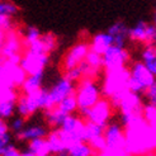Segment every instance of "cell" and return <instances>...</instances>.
Returning <instances> with one entry per match:
<instances>
[{
  "instance_id": "obj_37",
  "label": "cell",
  "mask_w": 156,
  "mask_h": 156,
  "mask_svg": "<svg viewBox=\"0 0 156 156\" xmlns=\"http://www.w3.org/2000/svg\"><path fill=\"white\" fill-rule=\"evenodd\" d=\"M64 77H66L67 80L70 81H79L83 79V74H81V70L79 66H76L74 69H70V70H66V71L64 73Z\"/></svg>"
},
{
  "instance_id": "obj_43",
  "label": "cell",
  "mask_w": 156,
  "mask_h": 156,
  "mask_svg": "<svg viewBox=\"0 0 156 156\" xmlns=\"http://www.w3.org/2000/svg\"><path fill=\"white\" fill-rule=\"evenodd\" d=\"M5 132H9V126L6 124L5 119L0 121V133H5Z\"/></svg>"
},
{
  "instance_id": "obj_9",
  "label": "cell",
  "mask_w": 156,
  "mask_h": 156,
  "mask_svg": "<svg viewBox=\"0 0 156 156\" xmlns=\"http://www.w3.org/2000/svg\"><path fill=\"white\" fill-rule=\"evenodd\" d=\"M104 71L107 70L118 69L122 66H126V64L129 61V53L124 47H118L115 44H112L104 53Z\"/></svg>"
},
{
  "instance_id": "obj_15",
  "label": "cell",
  "mask_w": 156,
  "mask_h": 156,
  "mask_svg": "<svg viewBox=\"0 0 156 156\" xmlns=\"http://www.w3.org/2000/svg\"><path fill=\"white\" fill-rule=\"evenodd\" d=\"M131 76L133 77V79H136L138 83H141L146 89L156 81V76L150 71V69L144 64V61L135 62V64L132 65Z\"/></svg>"
},
{
  "instance_id": "obj_18",
  "label": "cell",
  "mask_w": 156,
  "mask_h": 156,
  "mask_svg": "<svg viewBox=\"0 0 156 156\" xmlns=\"http://www.w3.org/2000/svg\"><path fill=\"white\" fill-rule=\"evenodd\" d=\"M47 140L51 147V151L56 155H69L67 154V147L65 142L62 141V138L60 136V129L58 127L53 128L50 133L47 135Z\"/></svg>"
},
{
  "instance_id": "obj_29",
  "label": "cell",
  "mask_w": 156,
  "mask_h": 156,
  "mask_svg": "<svg viewBox=\"0 0 156 156\" xmlns=\"http://www.w3.org/2000/svg\"><path fill=\"white\" fill-rule=\"evenodd\" d=\"M41 36L42 34L40 33V30H38L36 27L29 26V27H27L26 36L23 37V44H24L26 47H29V46L32 43H34L37 40H40Z\"/></svg>"
},
{
  "instance_id": "obj_10",
  "label": "cell",
  "mask_w": 156,
  "mask_h": 156,
  "mask_svg": "<svg viewBox=\"0 0 156 156\" xmlns=\"http://www.w3.org/2000/svg\"><path fill=\"white\" fill-rule=\"evenodd\" d=\"M62 131L67 132L74 140V142H81L85 141V119L83 117H76L74 114H69L64 123L60 126Z\"/></svg>"
},
{
  "instance_id": "obj_31",
  "label": "cell",
  "mask_w": 156,
  "mask_h": 156,
  "mask_svg": "<svg viewBox=\"0 0 156 156\" xmlns=\"http://www.w3.org/2000/svg\"><path fill=\"white\" fill-rule=\"evenodd\" d=\"M15 107H17V102H5V100H0V117H2V119L10 118L13 115Z\"/></svg>"
},
{
  "instance_id": "obj_24",
  "label": "cell",
  "mask_w": 156,
  "mask_h": 156,
  "mask_svg": "<svg viewBox=\"0 0 156 156\" xmlns=\"http://www.w3.org/2000/svg\"><path fill=\"white\" fill-rule=\"evenodd\" d=\"M142 61L156 76V44L146 46V48L142 52Z\"/></svg>"
},
{
  "instance_id": "obj_11",
  "label": "cell",
  "mask_w": 156,
  "mask_h": 156,
  "mask_svg": "<svg viewBox=\"0 0 156 156\" xmlns=\"http://www.w3.org/2000/svg\"><path fill=\"white\" fill-rule=\"evenodd\" d=\"M89 51H90V44L85 42H79L75 46H73L66 53V56L64 57V71L79 66L85 60Z\"/></svg>"
},
{
  "instance_id": "obj_38",
  "label": "cell",
  "mask_w": 156,
  "mask_h": 156,
  "mask_svg": "<svg viewBox=\"0 0 156 156\" xmlns=\"http://www.w3.org/2000/svg\"><path fill=\"white\" fill-rule=\"evenodd\" d=\"M0 155L2 156H20L22 152H19V150L14 145L8 144L3 147H0Z\"/></svg>"
},
{
  "instance_id": "obj_45",
  "label": "cell",
  "mask_w": 156,
  "mask_h": 156,
  "mask_svg": "<svg viewBox=\"0 0 156 156\" xmlns=\"http://www.w3.org/2000/svg\"><path fill=\"white\" fill-rule=\"evenodd\" d=\"M150 103H154V104H156V98H155L154 100H151V102H150Z\"/></svg>"
},
{
  "instance_id": "obj_42",
  "label": "cell",
  "mask_w": 156,
  "mask_h": 156,
  "mask_svg": "<svg viewBox=\"0 0 156 156\" xmlns=\"http://www.w3.org/2000/svg\"><path fill=\"white\" fill-rule=\"evenodd\" d=\"M22 55L19 53V52H17V53H14V55H12V56H9L8 58H3V60H8V61H10V62H13V64H20V61H22Z\"/></svg>"
},
{
  "instance_id": "obj_26",
  "label": "cell",
  "mask_w": 156,
  "mask_h": 156,
  "mask_svg": "<svg viewBox=\"0 0 156 156\" xmlns=\"http://www.w3.org/2000/svg\"><path fill=\"white\" fill-rule=\"evenodd\" d=\"M57 107L64 111L67 114H73L75 111H79V104H77V98H76V91H74L73 94L67 95L64 100L57 104Z\"/></svg>"
},
{
  "instance_id": "obj_32",
  "label": "cell",
  "mask_w": 156,
  "mask_h": 156,
  "mask_svg": "<svg viewBox=\"0 0 156 156\" xmlns=\"http://www.w3.org/2000/svg\"><path fill=\"white\" fill-rule=\"evenodd\" d=\"M89 142V145L93 147V150L95 151V154L98 152V154H100L102 152L105 147H107V140H105V136H104V133L103 135H99V136H97V137H94V138H91L90 141H88Z\"/></svg>"
},
{
  "instance_id": "obj_6",
  "label": "cell",
  "mask_w": 156,
  "mask_h": 156,
  "mask_svg": "<svg viewBox=\"0 0 156 156\" xmlns=\"http://www.w3.org/2000/svg\"><path fill=\"white\" fill-rule=\"evenodd\" d=\"M42 95H43V88L40 90L29 93V94H24L18 98V103H17V111L18 114L24 117L32 115L34 112H37L38 109H42Z\"/></svg>"
},
{
  "instance_id": "obj_1",
  "label": "cell",
  "mask_w": 156,
  "mask_h": 156,
  "mask_svg": "<svg viewBox=\"0 0 156 156\" xmlns=\"http://www.w3.org/2000/svg\"><path fill=\"white\" fill-rule=\"evenodd\" d=\"M122 124L129 155H144L156 150L154 128L145 119L144 113L122 114Z\"/></svg>"
},
{
  "instance_id": "obj_14",
  "label": "cell",
  "mask_w": 156,
  "mask_h": 156,
  "mask_svg": "<svg viewBox=\"0 0 156 156\" xmlns=\"http://www.w3.org/2000/svg\"><path fill=\"white\" fill-rule=\"evenodd\" d=\"M74 91H75L74 83L67 80L66 77H62L55 85H52V88L50 89V97L52 103L57 105L61 100H64L67 95L73 94Z\"/></svg>"
},
{
  "instance_id": "obj_27",
  "label": "cell",
  "mask_w": 156,
  "mask_h": 156,
  "mask_svg": "<svg viewBox=\"0 0 156 156\" xmlns=\"http://www.w3.org/2000/svg\"><path fill=\"white\" fill-rule=\"evenodd\" d=\"M104 129L105 128L103 126H100V124L85 119V141L88 142L91 138H94L99 135H103Z\"/></svg>"
},
{
  "instance_id": "obj_41",
  "label": "cell",
  "mask_w": 156,
  "mask_h": 156,
  "mask_svg": "<svg viewBox=\"0 0 156 156\" xmlns=\"http://www.w3.org/2000/svg\"><path fill=\"white\" fill-rule=\"evenodd\" d=\"M10 141V135L9 132H5V133H0V147H3L5 145H8Z\"/></svg>"
},
{
  "instance_id": "obj_19",
  "label": "cell",
  "mask_w": 156,
  "mask_h": 156,
  "mask_svg": "<svg viewBox=\"0 0 156 156\" xmlns=\"http://www.w3.org/2000/svg\"><path fill=\"white\" fill-rule=\"evenodd\" d=\"M43 114H44V118H46V122L50 127L52 128H56V127H60L62 123H64L65 118L69 115L67 113H65L64 111L56 105L51 109H44L43 111Z\"/></svg>"
},
{
  "instance_id": "obj_39",
  "label": "cell",
  "mask_w": 156,
  "mask_h": 156,
  "mask_svg": "<svg viewBox=\"0 0 156 156\" xmlns=\"http://www.w3.org/2000/svg\"><path fill=\"white\" fill-rule=\"evenodd\" d=\"M12 15H6V14H0V29L8 32L12 30Z\"/></svg>"
},
{
  "instance_id": "obj_28",
  "label": "cell",
  "mask_w": 156,
  "mask_h": 156,
  "mask_svg": "<svg viewBox=\"0 0 156 156\" xmlns=\"http://www.w3.org/2000/svg\"><path fill=\"white\" fill-rule=\"evenodd\" d=\"M85 61L88 62L89 65H91L93 67H95L98 70H102L104 69V58H103V55H100L95 51L90 50L85 57Z\"/></svg>"
},
{
  "instance_id": "obj_40",
  "label": "cell",
  "mask_w": 156,
  "mask_h": 156,
  "mask_svg": "<svg viewBox=\"0 0 156 156\" xmlns=\"http://www.w3.org/2000/svg\"><path fill=\"white\" fill-rule=\"evenodd\" d=\"M24 123H26V118L20 115L19 118H15V119L12 122L10 129H12L13 132H15V135H17V133H19L20 131L24 129Z\"/></svg>"
},
{
  "instance_id": "obj_25",
  "label": "cell",
  "mask_w": 156,
  "mask_h": 156,
  "mask_svg": "<svg viewBox=\"0 0 156 156\" xmlns=\"http://www.w3.org/2000/svg\"><path fill=\"white\" fill-rule=\"evenodd\" d=\"M94 154H95V151L93 150V147L87 141L77 142L69 149L70 156H91Z\"/></svg>"
},
{
  "instance_id": "obj_5",
  "label": "cell",
  "mask_w": 156,
  "mask_h": 156,
  "mask_svg": "<svg viewBox=\"0 0 156 156\" xmlns=\"http://www.w3.org/2000/svg\"><path fill=\"white\" fill-rule=\"evenodd\" d=\"M102 91L91 77H83L76 89V98L79 104V111L85 108H91L102 98Z\"/></svg>"
},
{
  "instance_id": "obj_44",
  "label": "cell",
  "mask_w": 156,
  "mask_h": 156,
  "mask_svg": "<svg viewBox=\"0 0 156 156\" xmlns=\"http://www.w3.org/2000/svg\"><path fill=\"white\" fill-rule=\"evenodd\" d=\"M152 128H154V135H155V144H156V124H155V126H152Z\"/></svg>"
},
{
  "instance_id": "obj_36",
  "label": "cell",
  "mask_w": 156,
  "mask_h": 156,
  "mask_svg": "<svg viewBox=\"0 0 156 156\" xmlns=\"http://www.w3.org/2000/svg\"><path fill=\"white\" fill-rule=\"evenodd\" d=\"M19 10V8L15 5L13 2L9 0H4L0 3V14H6V15H14L17 14Z\"/></svg>"
},
{
  "instance_id": "obj_47",
  "label": "cell",
  "mask_w": 156,
  "mask_h": 156,
  "mask_svg": "<svg viewBox=\"0 0 156 156\" xmlns=\"http://www.w3.org/2000/svg\"><path fill=\"white\" fill-rule=\"evenodd\" d=\"M155 17H156V12H155Z\"/></svg>"
},
{
  "instance_id": "obj_16",
  "label": "cell",
  "mask_w": 156,
  "mask_h": 156,
  "mask_svg": "<svg viewBox=\"0 0 156 156\" xmlns=\"http://www.w3.org/2000/svg\"><path fill=\"white\" fill-rule=\"evenodd\" d=\"M112 44H114V37L111 33H97L91 40L90 50L103 55Z\"/></svg>"
},
{
  "instance_id": "obj_8",
  "label": "cell",
  "mask_w": 156,
  "mask_h": 156,
  "mask_svg": "<svg viewBox=\"0 0 156 156\" xmlns=\"http://www.w3.org/2000/svg\"><path fill=\"white\" fill-rule=\"evenodd\" d=\"M112 109H113V105H112L111 99L107 98V97L100 98L98 102L90 108L89 115L85 119L98 123L105 128L109 124L108 123L109 118L112 117Z\"/></svg>"
},
{
  "instance_id": "obj_3",
  "label": "cell",
  "mask_w": 156,
  "mask_h": 156,
  "mask_svg": "<svg viewBox=\"0 0 156 156\" xmlns=\"http://www.w3.org/2000/svg\"><path fill=\"white\" fill-rule=\"evenodd\" d=\"M104 136L107 140V147L100 152L102 156H126L129 155L126 149V135L124 128L119 124L111 123L104 129Z\"/></svg>"
},
{
  "instance_id": "obj_33",
  "label": "cell",
  "mask_w": 156,
  "mask_h": 156,
  "mask_svg": "<svg viewBox=\"0 0 156 156\" xmlns=\"http://www.w3.org/2000/svg\"><path fill=\"white\" fill-rule=\"evenodd\" d=\"M144 117L151 126L156 124V104L149 103L144 107Z\"/></svg>"
},
{
  "instance_id": "obj_17",
  "label": "cell",
  "mask_w": 156,
  "mask_h": 156,
  "mask_svg": "<svg viewBox=\"0 0 156 156\" xmlns=\"http://www.w3.org/2000/svg\"><path fill=\"white\" fill-rule=\"evenodd\" d=\"M108 33L114 37V44L118 47H124L126 38L129 37V28L123 22H115L108 28Z\"/></svg>"
},
{
  "instance_id": "obj_21",
  "label": "cell",
  "mask_w": 156,
  "mask_h": 156,
  "mask_svg": "<svg viewBox=\"0 0 156 156\" xmlns=\"http://www.w3.org/2000/svg\"><path fill=\"white\" fill-rule=\"evenodd\" d=\"M28 149L34 154V156H48L52 151L47 137L33 138L28 142Z\"/></svg>"
},
{
  "instance_id": "obj_46",
  "label": "cell",
  "mask_w": 156,
  "mask_h": 156,
  "mask_svg": "<svg viewBox=\"0 0 156 156\" xmlns=\"http://www.w3.org/2000/svg\"><path fill=\"white\" fill-rule=\"evenodd\" d=\"M155 26H156V17H155Z\"/></svg>"
},
{
  "instance_id": "obj_35",
  "label": "cell",
  "mask_w": 156,
  "mask_h": 156,
  "mask_svg": "<svg viewBox=\"0 0 156 156\" xmlns=\"http://www.w3.org/2000/svg\"><path fill=\"white\" fill-rule=\"evenodd\" d=\"M0 100L5 102H18V95L14 88H0Z\"/></svg>"
},
{
  "instance_id": "obj_23",
  "label": "cell",
  "mask_w": 156,
  "mask_h": 156,
  "mask_svg": "<svg viewBox=\"0 0 156 156\" xmlns=\"http://www.w3.org/2000/svg\"><path fill=\"white\" fill-rule=\"evenodd\" d=\"M48 133L46 131L44 127L42 126H32L24 128L23 131H20L19 133H17V138L20 141H30L33 138H38V137H46Z\"/></svg>"
},
{
  "instance_id": "obj_2",
  "label": "cell",
  "mask_w": 156,
  "mask_h": 156,
  "mask_svg": "<svg viewBox=\"0 0 156 156\" xmlns=\"http://www.w3.org/2000/svg\"><path fill=\"white\" fill-rule=\"evenodd\" d=\"M129 79H131V70L127 69L126 66L113 70H107L102 88L103 97L112 98L117 93L127 90Z\"/></svg>"
},
{
  "instance_id": "obj_7",
  "label": "cell",
  "mask_w": 156,
  "mask_h": 156,
  "mask_svg": "<svg viewBox=\"0 0 156 156\" xmlns=\"http://www.w3.org/2000/svg\"><path fill=\"white\" fill-rule=\"evenodd\" d=\"M50 60V53L44 52H36L32 50H28L22 57L20 65L26 70L27 74H37V73H43L44 67L47 66Z\"/></svg>"
},
{
  "instance_id": "obj_22",
  "label": "cell",
  "mask_w": 156,
  "mask_h": 156,
  "mask_svg": "<svg viewBox=\"0 0 156 156\" xmlns=\"http://www.w3.org/2000/svg\"><path fill=\"white\" fill-rule=\"evenodd\" d=\"M42 79H43V73H37V74H30L27 76L26 81L22 85V91L24 94L37 91L42 88Z\"/></svg>"
},
{
  "instance_id": "obj_20",
  "label": "cell",
  "mask_w": 156,
  "mask_h": 156,
  "mask_svg": "<svg viewBox=\"0 0 156 156\" xmlns=\"http://www.w3.org/2000/svg\"><path fill=\"white\" fill-rule=\"evenodd\" d=\"M129 40L149 44V24L144 20H138L135 27L129 28Z\"/></svg>"
},
{
  "instance_id": "obj_12",
  "label": "cell",
  "mask_w": 156,
  "mask_h": 156,
  "mask_svg": "<svg viewBox=\"0 0 156 156\" xmlns=\"http://www.w3.org/2000/svg\"><path fill=\"white\" fill-rule=\"evenodd\" d=\"M144 104L140 93H135L128 90L126 94L123 95L122 100L119 102L118 109L122 114L127 113H144Z\"/></svg>"
},
{
  "instance_id": "obj_34",
  "label": "cell",
  "mask_w": 156,
  "mask_h": 156,
  "mask_svg": "<svg viewBox=\"0 0 156 156\" xmlns=\"http://www.w3.org/2000/svg\"><path fill=\"white\" fill-rule=\"evenodd\" d=\"M80 70H81V74H83V77H91V79H95V76L99 74L100 70L93 67L91 65H89L87 61H83L81 64L79 65Z\"/></svg>"
},
{
  "instance_id": "obj_4",
  "label": "cell",
  "mask_w": 156,
  "mask_h": 156,
  "mask_svg": "<svg viewBox=\"0 0 156 156\" xmlns=\"http://www.w3.org/2000/svg\"><path fill=\"white\" fill-rule=\"evenodd\" d=\"M27 71L20 64H13L8 60H2L0 65V88H22L27 79Z\"/></svg>"
},
{
  "instance_id": "obj_13",
  "label": "cell",
  "mask_w": 156,
  "mask_h": 156,
  "mask_svg": "<svg viewBox=\"0 0 156 156\" xmlns=\"http://www.w3.org/2000/svg\"><path fill=\"white\" fill-rule=\"evenodd\" d=\"M20 38L14 30H8L4 32L2 30V60L8 58L12 55L19 52L20 50Z\"/></svg>"
},
{
  "instance_id": "obj_30",
  "label": "cell",
  "mask_w": 156,
  "mask_h": 156,
  "mask_svg": "<svg viewBox=\"0 0 156 156\" xmlns=\"http://www.w3.org/2000/svg\"><path fill=\"white\" fill-rule=\"evenodd\" d=\"M42 43L44 46V51L46 53H51L52 51L56 50L57 47V38L53 33H46L41 36Z\"/></svg>"
}]
</instances>
